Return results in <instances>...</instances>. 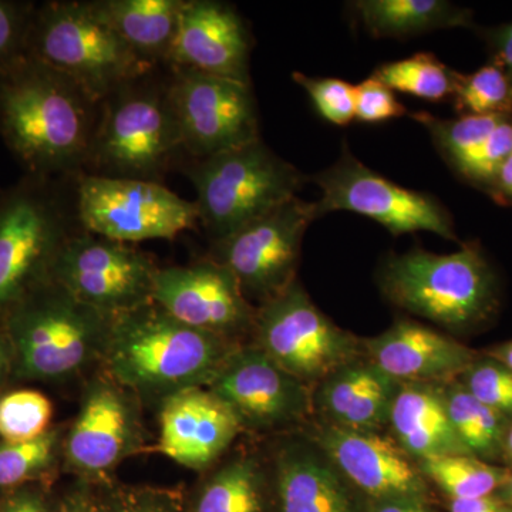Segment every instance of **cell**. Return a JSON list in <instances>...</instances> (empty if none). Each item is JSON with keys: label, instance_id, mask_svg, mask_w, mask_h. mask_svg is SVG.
I'll use <instances>...</instances> for the list:
<instances>
[{"label": "cell", "instance_id": "6da1fadb", "mask_svg": "<svg viewBox=\"0 0 512 512\" xmlns=\"http://www.w3.org/2000/svg\"><path fill=\"white\" fill-rule=\"evenodd\" d=\"M99 107L79 84L25 53L0 69V136L30 177L83 173Z\"/></svg>", "mask_w": 512, "mask_h": 512}, {"label": "cell", "instance_id": "7a4b0ae2", "mask_svg": "<svg viewBox=\"0 0 512 512\" xmlns=\"http://www.w3.org/2000/svg\"><path fill=\"white\" fill-rule=\"evenodd\" d=\"M241 346L185 325L148 302L111 318L103 362L107 376L138 400H160L191 387H207Z\"/></svg>", "mask_w": 512, "mask_h": 512}, {"label": "cell", "instance_id": "3957f363", "mask_svg": "<svg viewBox=\"0 0 512 512\" xmlns=\"http://www.w3.org/2000/svg\"><path fill=\"white\" fill-rule=\"evenodd\" d=\"M168 92V67L121 84L100 103L83 173L163 184L187 161Z\"/></svg>", "mask_w": 512, "mask_h": 512}, {"label": "cell", "instance_id": "277c9868", "mask_svg": "<svg viewBox=\"0 0 512 512\" xmlns=\"http://www.w3.org/2000/svg\"><path fill=\"white\" fill-rule=\"evenodd\" d=\"M80 225L74 177L26 175L0 195V325L30 292L50 281L64 242Z\"/></svg>", "mask_w": 512, "mask_h": 512}, {"label": "cell", "instance_id": "5b68a950", "mask_svg": "<svg viewBox=\"0 0 512 512\" xmlns=\"http://www.w3.org/2000/svg\"><path fill=\"white\" fill-rule=\"evenodd\" d=\"M377 282L397 308L453 332L478 328L498 308L497 278L474 244L453 254L414 248L389 256Z\"/></svg>", "mask_w": 512, "mask_h": 512}, {"label": "cell", "instance_id": "8992f818", "mask_svg": "<svg viewBox=\"0 0 512 512\" xmlns=\"http://www.w3.org/2000/svg\"><path fill=\"white\" fill-rule=\"evenodd\" d=\"M25 55L79 84L101 103L121 84L153 72L121 39L97 0H57L35 6Z\"/></svg>", "mask_w": 512, "mask_h": 512}, {"label": "cell", "instance_id": "52a82bcc", "mask_svg": "<svg viewBox=\"0 0 512 512\" xmlns=\"http://www.w3.org/2000/svg\"><path fill=\"white\" fill-rule=\"evenodd\" d=\"M113 316L83 305L49 281L8 313L2 332L9 340L19 379L60 380L103 360Z\"/></svg>", "mask_w": 512, "mask_h": 512}, {"label": "cell", "instance_id": "ba28073f", "mask_svg": "<svg viewBox=\"0 0 512 512\" xmlns=\"http://www.w3.org/2000/svg\"><path fill=\"white\" fill-rule=\"evenodd\" d=\"M184 174L197 192L198 224L211 242L234 234L298 197L305 175L264 141L185 161Z\"/></svg>", "mask_w": 512, "mask_h": 512}, {"label": "cell", "instance_id": "9c48e42d", "mask_svg": "<svg viewBox=\"0 0 512 512\" xmlns=\"http://www.w3.org/2000/svg\"><path fill=\"white\" fill-rule=\"evenodd\" d=\"M254 345L306 386L365 356L362 340L330 320L298 282L256 306Z\"/></svg>", "mask_w": 512, "mask_h": 512}, {"label": "cell", "instance_id": "30bf717a", "mask_svg": "<svg viewBox=\"0 0 512 512\" xmlns=\"http://www.w3.org/2000/svg\"><path fill=\"white\" fill-rule=\"evenodd\" d=\"M74 195L82 228L123 244L173 241L198 225L195 202L160 183L79 174Z\"/></svg>", "mask_w": 512, "mask_h": 512}, {"label": "cell", "instance_id": "8fae6325", "mask_svg": "<svg viewBox=\"0 0 512 512\" xmlns=\"http://www.w3.org/2000/svg\"><path fill=\"white\" fill-rule=\"evenodd\" d=\"M316 218L315 202L292 198L211 242L210 258L234 275L249 302L262 305L296 281L303 237Z\"/></svg>", "mask_w": 512, "mask_h": 512}, {"label": "cell", "instance_id": "7c38bea8", "mask_svg": "<svg viewBox=\"0 0 512 512\" xmlns=\"http://www.w3.org/2000/svg\"><path fill=\"white\" fill-rule=\"evenodd\" d=\"M157 269L134 245L80 228L57 254L50 281L83 305L116 316L153 301Z\"/></svg>", "mask_w": 512, "mask_h": 512}, {"label": "cell", "instance_id": "4fadbf2b", "mask_svg": "<svg viewBox=\"0 0 512 512\" xmlns=\"http://www.w3.org/2000/svg\"><path fill=\"white\" fill-rule=\"evenodd\" d=\"M313 181L322 191L315 202L318 217L349 211L372 218L396 237L429 231L451 241L457 239L453 218L436 198L392 183L360 163L348 147Z\"/></svg>", "mask_w": 512, "mask_h": 512}, {"label": "cell", "instance_id": "5bb4252c", "mask_svg": "<svg viewBox=\"0 0 512 512\" xmlns=\"http://www.w3.org/2000/svg\"><path fill=\"white\" fill-rule=\"evenodd\" d=\"M168 92L188 160L261 138L251 84L168 67Z\"/></svg>", "mask_w": 512, "mask_h": 512}, {"label": "cell", "instance_id": "9a60e30c", "mask_svg": "<svg viewBox=\"0 0 512 512\" xmlns=\"http://www.w3.org/2000/svg\"><path fill=\"white\" fill-rule=\"evenodd\" d=\"M144 440L138 397L110 376L96 377L64 434L63 463L79 476L101 480L143 450Z\"/></svg>", "mask_w": 512, "mask_h": 512}, {"label": "cell", "instance_id": "2e32d148", "mask_svg": "<svg viewBox=\"0 0 512 512\" xmlns=\"http://www.w3.org/2000/svg\"><path fill=\"white\" fill-rule=\"evenodd\" d=\"M234 410L247 430H281L313 409L312 387L276 365L258 346L241 345L207 386Z\"/></svg>", "mask_w": 512, "mask_h": 512}, {"label": "cell", "instance_id": "e0dca14e", "mask_svg": "<svg viewBox=\"0 0 512 512\" xmlns=\"http://www.w3.org/2000/svg\"><path fill=\"white\" fill-rule=\"evenodd\" d=\"M153 302L175 319L198 330L237 340L254 329L256 306L237 279L214 259L158 268Z\"/></svg>", "mask_w": 512, "mask_h": 512}, {"label": "cell", "instance_id": "ac0fdd59", "mask_svg": "<svg viewBox=\"0 0 512 512\" xmlns=\"http://www.w3.org/2000/svg\"><path fill=\"white\" fill-rule=\"evenodd\" d=\"M312 440L366 500L427 501L429 481L396 441L329 424L320 427Z\"/></svg>", "mask_w": 512, "mask_h": 512}, {"label": "cell", "instance_id": "d6986e66", "mask_svg": "<svg viewBox=\"0 0 512 512\" xmlns=\"http://www.w3.org/2000/svg\"><path fill=\"white\" fill-rule=\"evenodd\" d=\"M252 37L234 6L185 0L165 66L251 84Z\"/></svg>", "mask_w": 512, "mask_h": 512}, {"label": "cell", "instance_id": "ffe728a7", "mask_svg": "<svg viewBox=\"0 0 512 512\" xmlns=\"http://www.w3.org/2000/svg\"><path fill=\"white\" fill-rule=\"evenodd\" d=\"M244 430L237 414L207 387H191L161 403L158 450L191 470H210Z\"/></svg>", "mask_w": 512, "mask_h": 512}, {"label": "cell", "instance_id": "44dd1931", "mask_svg": "<svg viewBox=\"0 0 512 512\" xmlns=\"http://www.w3.org/2000/svg\"><path fill=\"white\" fill-rule=\"evenodd\" d=\"M362 346L367 360L402 384L453 382L477 359L458 340L410 319L362 339Z\"/></svg>", "mask_w": 512, "mask_h": 512}, {"label": "cell", "instance_id": "7402d4cb", "mask_svg": "<svg viewBox=\"0 0 512 512\" xmlns=\"http://www.w3.org/2000/svg\"><path fill=\"white\" fill-rule=\"evenodd\" d=\"M271 468L276 512H362L355 488L313 440L284 441Z\"/></svg>", "mask_w": 512, "mask_h": 512}, {"label": "cell", "instance_id": "603a6c76", "mask_svg": "<svg viewBox=\"0 0 512 512\" xmlns=\"http://www.w3.org/2000/svg\"><path fill=\"white\" fill-rule=\"evenodd\" d=\"M402 383L365 356L336 370L313 392V407L329 426L379 433L389 426L390 412Z\"/></svg>", "mask_w": 512, "mask_h": 512}, {"label": "cell", "instance_id": "cb8c5ba5", "mask_svg": "<svg viewBox=\"0 0 512 512\" xmlns=\"http://www.w3.org/2000/svg\"><path fill=\"white\" fill-rule=\"evenodd\" d=\"M394 441L414 461L471 456L448 416L441 384L403 383L389 417Z\"/></svg>", "mask_w": 512, "mask_h": 512}, {"label": "cell", "instance_id": "d4e9b609", "mask_svg": "<svg viewBox=\"0 0 512 512\" xmlns=\"http://www.w3.org/2000/svg\"><path fill=\"white\" fill-rule=\"evenodd\" d=\"M272 495V468L256 454H235L205 477L191 512H268Z\"/></svg>", "mask_w": 512, "mask_h": 512}, {"label": "cell", "instance_id": "484cf974", "mask_svg": "<svg viewBox=\"0 0 512 512\" xmlns=\"http://www.w3.org/2000/svg\"><path fill=\"white\" fill-rule=\"evenodd\" d=\"M185 0H97L121 39L144 62L165 66Z\"/></svg>", "mask_w": 512, "mask_h": 512}, {"label": "cell", "instance_id": "4316f807", "mask_svg": "<svg viewBox=\"0 0 512 512\" xmlns=\"http://www.w3.org/2000/svg\"><path fill=\"white\" fill-rule=\"evenodd\" d=\"M352 9L367 32L379 39L473 26L470 9L443 0H359Z\"/></svg>", "mask_w": 512, "mask_h": 512}, {"label": "cell", "instance_id": "83f0119b", "mask_svg": "<svg viewBox=\"0 0 512 512\" xmlns=\"http://www.w3.org/2000/svg\"><path fill=\"white\" fill-rule=\"evenodd\" d=\"M441 389L451 424L471 456L488 463L504 454L507 417L474 399L458 380L441 384Z\"/></svg>", "mask_w": 512, "mask_h": 512}, {"label": "cell", "instance_id": "f1b7e54d", "mask_svg": "<svg viewBox=\"0 0 512 512\" xmlns=\"http://www.w3.org/2000/svg\"><path fill=\"white\" fill-rule=\"evenodd\" d=\"M421 474L450 497L473 500L495 495L510 480L511 471L474 456H443L419 461Z\"/></svg>", "mask_w": 512, "mask_h": 512}, {"label": "cell", "instance_id": "f546056e", "mask_svg": "<svg viewBox=\"0 0 512 512\" xmlns=\"http://www.w3.org/2000/svg\"><path fill=\"white\" fill-rule=\"evenodd\" d=\"M64 429L50 427L25 441H0V488L13 490L45 480L63 458Z\"/></svg>", "mask_w": 512, "mask_h": 512}, {"label": "cell", "instance_id": "4dcf8cb0", "mask_svg": "<svg viewBox=\"0 0 512 512\" xmlns=\"http://www.w3.org/2000/svg\"><path fill=\"white\" fill-rule=\"evenodd\" d=\"M373 76L393 92L436 103L453 97L458 72L431 53H417L407 59L382 64Z\"/></svg>", "mask_w": 512, "mask_h": 512}, {"label": "cell", "instance_id": "1f68e13d", "mask_svg": "<svg viewBox=\"0 0 512 512\" xmlns=\"http://www.w3.org/2000/svg\"><path fill=\"white\" fill-rule=\"evenodd\" d=\"M505 116H461L460 119L443 120L431 114L417 113L414 120L426 127L447 163L457 171Z\"/></svg>", "mask_w": 512, "mask_h": 512}, {"label": "cell", "instance_id": "d6a6232c", "mask_svg": "<svg viewBox=\"0 0 512 512\" xmlns=\"http://www.w3.org/2000/svg\"><path fill=\"white\" fill-rule=\"evenodd\" d=\"M451 99L463 116L512 114V82L497 62L471 74L458 73Z\"/></svg>", "mask_w": 512, "mask_h": 512}, {"label": "cell", "instance_id": "836d02e7", "mask_svg": "<svg viewBox=\"0 0 512 512\" xmlns=\"http://www.w3.org/2000/svg\"><path fill=\"white\" fill-rule=\"evenodd\" d=\"M53 404L37 390H15L0 397V439H36L50 429Z\"/></svg>", "mask_w": 512, "mask_h": 512}, {"label": "cell", "instance_id": "e575fe53", "mask_svg": "<svg viewBox=\"0 0 512 512\" xmlns=\"http://www.w3.org/2000/svg\"><path fill=\"white\" fill-rule=\"evenodd\" d=\"M458 382L478 402L507 419L512 417V370L503 363L490 356L476 359L461 373Z\"/></svg>", "mask_w": 512, "mask_h": 512}, {"label": "cell", "instance_id": "d590c367", "mask_svg": "<svg viewBox=\"0 0 512 512\" xmlns=\"http://www.w3.org/2000/svg\"><path fill=\"white\" fill-rule=\"evenodd\" d=\"M292 79L311 97L316 111L329 123L346 126L355 119V86L345 80L308 77L293 72Z\"/></svg>", "mask_w": 512, "mask_h": 512}, {"label": "cell", "instance_id": "8d00e7d4", "mask_svg": "<svg viewBox=\"0 0 512 512\" xmlns=\"http://www.w3.org/2000/svg\"><path fill=\"white\" fill-rule=\"evenodd\" d=\"M512 153V114L505 116L494 128L493 133L478 147L457 173L477 187L487 190L495 174Z\"/></svg>", "mask_w": 512, "mask_h": 512}, {"label": "cell", "instance_id": "74e56055", "mask_svg": "<svg viewBox=\"0 0 512 512\" xmlns=\"http://www.w3.org/2000/svg\"><path fill=\"white\" fill-rule=\"evenodd\" d=\"M406 113V106L397 100L393 90L375 76L355 86V119L360 123H383Z\"/></svg>", "mask_w": 512, "mask_h": 512}, {"label": "cell", "instance_id": "f35d334b", "mask_svg": "<svg viewBox=\"0 0 512 512\" xmlns=\"http://www.w3.org/2000/svg\"><path fill=\"white\" fill-rule=\"evenodd\" d=\"M33 3L0 0V69L25 53Z\"/></svg>", "mask_w": 512, "mask_h": 512}, {"label": "cell", "instance_id": "ab89813d", "mask_svg": "<svg viewBox=\"0 0 512 512\" xmlns=\"http://www.w3.org/2000/svg\"><path fill=\"white\" fill-rule=\"evenodd\" d=\"M170 494L154 490H119L103 504L94 503V512H177Z\"/></svg>", "mask_w": 512, "mask_h": 512}, {"label": "cell", "instance_id": "60d3db41", "mask_svg": "<svg viewBox=\"0 0 512 512\" xmlns=\"http://www.w3.org/2000/svg\"><path fill=\"white\" fill-rule=\"evenodd\" d=\"M0 512H52L45 493L32 485L13 488L0 500Z\"/></svg>", "mask_w": 512, "mask_h": 512}, {"label": "cell", "instance_id": "b9f144b4", "mask_svg": "<svg viewBox=\"0 0 512 512\" xmlns=\"http://www.w3.org/2000/svg\"><path fill=\"white\" fill-rule=\"evenodd\" d=\"M495 60L508 74L512 82V22L491 33Z\"/></svg>", "mask_w": 512, "mask_h": 512}, {"label": "cell", "instance_id": "7bdbcfd3", "mask_svg": "<svg viewBox=\"0 0 512 512\" xmlns=\"http://www.w3.org/2000/svg\"><path fill=\"white\" fill-rule=\"evenodd\" d=\"M450 512H512V505L504 503L495 495L473 498V500H451Z\"/></svg>", "mask_w": 512, "mask_h": 512}, {"label": "cell", "instance_id": "ee69618b", "mask_svg": "<svg viewBox=\"0 0 512 512\" xmlns=\"http://www.w3.org/2000/svg\"><path fill=\"white\" fill-rule=\"evenodd\" d=\"M488 194L493 200L503 205H512V153L504 164L501 165L490 187L487 188Z\"/></svg>", "mask_w": 512, "mask_h": 512}, {"label": "cell", "instance_id": "f6af8a7d", "mask_svg": "<svg viewBox=\"0 0 512 512\" xmlns=\"http://www.w3.org/2000/svg\"><path fill=\"white\" fill-rule=\"evenodd\" d=\"M366 512H433L424 500H367Z\"/></svg>", "mask_w": 512, "mask_h": 512}, {"label": "cell", "instance_id": "bcb514c9", "mask_svg": "<svg viewBox=\"0 0 512 512\" xmlns=\"http://www.w3.org/2000/svg\"><path fill=\"white\" fill-rule=\"evenodd\" d=\"M57 512H94V501L84 491H74L67 495Z\"/></svg>", "mask_w": 512, "mask_h": 512}, {"label": "cell", "instance_id": "7dc6e473", "mask_svg": "<svg viewBox=\"0 0 512 512\" xmlns=\"http://www.w3.org/2000/svg\"><path fill=\"white\" fill-rule=\"evenodd\" d=\"M13 372V355L9 340L0 330V387L5 384L10 373Z\"/></svg>", "mask_w": 512, "mask_h": 512}, {"label": "cell", "instance_id": "c3c4849f", "mask_svg": "<svg viewBox=\"0 0 512 512\" xmlns=\"http://www.w3.org/2000/svg\"><path fill=\"white\" fill-rule=\"evenodd\" d=\"M488 356L493 357V359L498 360V362L512 370V340L488 350Z\"/></svg>", "mask_w": 512, "mask_h": 512}, {"label": "cell", "instance_id": "681fc988", "mask_svg": "<svg viewBox=\"0 0 512 512\" xmlns=\"http://www.w3.org/2000/svg\"><path fill=\"white\" fill-rule=\"evenodd\" d=\"M495 497L500 498V500L504 501V503L512 505V473L510 480H508L504 487L501 488L497 494H495Z\"/></svg>", "mask_w": 512, "mask_h": 512}, {"label": "cell", "instance_id": "f907efd6", "mask_svg": "<svg viewBox=\"0 0 512 512\" xmlns=\"http://www.w3.org/2000/svg\"><path fill=\"white\" fill-rule=\"evenodd\" d=\"M504 454L512 463V424L508 427L507 436H505Z\"/></svg>", "mask_w": 512, "mask_h": 512}, {"label": "cell", "instance_id": "816d5d0a", "mask_svg": "<svg viewBox=\"0 0 512 512\" xmlns=\"http://www.w3.org/2000/svg\"><path fill=\"white\" fill-rule=\"evenodd\" d=\"M0 195H2V191H0Z\"/></svg>", "mask_w": 512, "mask_h": 512}]
</instances>
